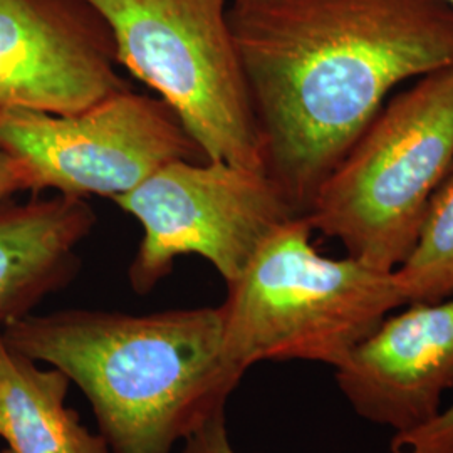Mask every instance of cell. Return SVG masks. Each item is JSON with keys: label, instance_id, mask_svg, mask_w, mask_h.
Segmentation results:
<instances>
[{"label": "cell", "instance_id": "obj_1", "mask_svg": "<svg viewBox=\"0 0 453 453\" xmlns=\"http://www.w3.org/2000/svg\"><path fill=\"white\" fill-rule=\"evenodd\" d=\"M264 170L297 215L408 80L453 65L443 0H232Z\"/></svg>", "mask_w": 453, "mask_h": 453}, {"label": "cell", "instance_id": "obj_2", "mask_svg": "<svg viewBox=\"0 0 453 453\" xmlns=\"http://www.w3.org/2000/svg\"><path fill=\"white\" fill-rule=\"evenodd\" d=\"M0 329L17 351L80 387L113 453H172L224 411L239 385L224 361L219 306L151 314L65 309Z\"/></svg>", "mask_w": 453, "mask_h": 453}, {"label": "cell", "instance_id": "obj_3", "mask_svg": "<svg viewBox=\"0 0 453 453\" xmlns=\"http://www.w3.org/2000/svg\"><path fill=\"white\" fill-rule=\"evenodd\" d=\"M308 219L294 217L260 245L228 284L222 349L241 381L262 361H314L338 368L388 314L406 306L395 271L312 245Z\"/></svg>", "mask_w": 453, "mask_h": 453}, {"label": "cell", "instance_id": "obj_4", "mask_svg": "<svg viewBox=\"0 0 453 453\" xmlns=\"http://www.w3.org/2000/svg\"><path fill=\"white\" fill-rule=\"evenodd\" d=\"M453 166V65L385 103L314 195L306 219L349 257L396 271Z\"/></svg>", "mask_w": 453, "mask_h": 453}, {"label": "cell", "instance_id": "obj_5", "mask_svg": "<svg viewBox=\"0 0 453 453\" xmlns=\"http://www.w3.org/2000/svg\"><path fill=\"white\" fill-rule=\"evenodd\" d=\"M118 65L158 93L209 160L264 170L228 0H86Z\"/></svg>", "mask_w": 453, "mask_h": 453}, {"label": "cell", "instance_id": "obj_6", "mask_svg": "<svg viewBox=\"0 0 453 453\" xmlns=\"http://www.w3.org/2000/svg\"><path fill=\"white\" fill-rule=\"evenodd\" d=\"M113 203L143 230L128 271L140 296L183 256L211 262L228 286L279 226L303 217L265 172L219 160L166 163Z\"/></svg>", "mask_w": 453, "mask_h": 453}, {"label": "cell", "instance_id": "obj_7", "mask_svg": "<svg viewBox=\"0 0 453 453\" xmlns=\"http://www.w3.org/2000/svg\"><path fill=\"white\" fill-rule=\"evenodd\" d=\"M0 146L22 163L34 195L84 200H113L166 163L209 160L163 99L131 88L76 113H4Z\"/></svg>", "mask_w": 453, "mask_h": 453}, {"label": "cell", "instance_id": "obj_8", "mask_svg": "<svg viewBox=\"0 0 453 453\" xmlns=\"http://www.w3.org/2000/svg\"><path fill=\"white\" fill-rule=\"evenodd\" d=\"M113 35L86 0H0V116L69 114L130 89Z\"/></svg>", "mask_w": 453, "mask_h": 453}, {"label": "cell", "instance_id": "obj_9", "mask_svg": "<svg viewBox=\"0 0 453 453\" xmlns=\"http://www.w3.org/2000/svg\"><path fill=\"white\" fill-rule=\"evenodd\" d=\"M406 306L388 314L334 368L357 417L393 434L434 418L453 388V296Z\"/></svg>", "mask_w": 453, "mask_h": 453}, {"label": "cell", "instance_id": "obj_10", "mask_svg": "<svg viewBox=\"0 0 453 453\" xmlns=\"http://www.w3.org/2000/svg\"><path fill=\"white\" fill-rule=\"evenodd\" d=\"M96 226L84 198L54 194L0 203V326L33 314L76 277Z\"/></svg>", "mask_w": 453, "mask_h": 453}, {"label": "cell", "instance_id": "obj_11", "mask_svg": "<svg viewBox=\"0 0 453 453\" xmlns=\"http://www.w3.org/2000/svg\"><path fill=\"white\" fill-rule=\"evenodd\" d=\"M71 380L12 348L0 329V453H111L65 406Z\"/></svg>", "mask_w": 453, "mask_h": 453}, {"label": "cell", "instance_id": "obj_12", "mask_svg": "<svg viewBox=\"0 0 453 453\" xmlns=\"http://www.w3.org/2000/svg\"><path fill=\"white\" fill-rule=\"evenodd\" d=\"M395 277L406 304L453 296V166L432 196L417 243Z\"/></svg>", "mask_w": 453, "mask_h": 453}, {"label": "cell", "instance_id": "obj_13", "mask_svg": "<svg viewBox=\"0 0 453 453\" xmlns=\"http://www.w3.org/2000/svg\"><path fill=\"white\" fill-rule=\"evenodd\" d=\"M391 453H453V403L420 426L393 434Z\"/></svg>", "mask_w": 453, "mask_h": 453}, {"label": "cell", "instance_id": "obj_14", "mask_svg": "<svg viewBox=\"0 0 453 453\" xmlns=\"http://www.w3.org/2000/svg\"><path fill=\"white\" fill-rule=\"evenodd\" d=\"M183 453H239L226 434L224 411L211 417L200 430L185 440Z\"/></svg>", "mask_w": 453, "mask_h": 453}, {"label": "cell", "instance_id": "obj_15", "mask_svg": "<svg viewBox=\"0 0 453 453\" xmlns=\"http://www.w3.org/2000/svg\"><path fill=\"white\" fill-rule=\"evenodd\" d=\"M19 192H31L29 175L22 163L0 146V203Z\"/></svg>", "mask_w": 453, "mask_h": 453}, {"label": "cell", "instance_id": "obj_16", "mask_svg": "<svg viewBox=\"0 0 453 453\" xmlns=\"http://www.w3.org/2000/svg\"><path fill=\"white\" fill-rule=\"evenodd\" d=\"M443 2H447V4H449V5H452V7H453V0H443Z\"/></svg>", "mask_w": 453, "mask_h": 453}]
</instances>
